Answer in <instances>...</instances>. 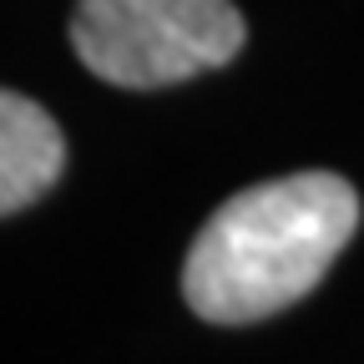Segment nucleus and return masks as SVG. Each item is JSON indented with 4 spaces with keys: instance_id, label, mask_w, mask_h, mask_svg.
<instances>
[{
    "instance_id": "obj_1",
    "label": "nucleus",
    "mask_w": 364,
    "mask_h": 364,
    "mask_svg": "<svg viewBox=\"0 0 364 364\" xmlns=\"http://www.w3.org/2000/svg\"><path fill=\"white\" fill-rule=\"evenodd\" d=\"M359 228V193L339 172H294L228 198L182 258V299L208 324L284 314L334 268Z\"/></svg>"
},
{
    "instance_id": "obj_2",
    "label": "nucleus",
    "mask_w": 364,
    "mask_h": 364,
    "mask_svg": "<svg viewBox=\"0 0 364 364\" xmlns=\"http://www.w3.org/2000/svg\"><path fill=\"white\" fill-rule=\"evenodd\" d=\"M248 41L233 0H76L71 46L91 76L157 91L228 66Z\"/></svg>"
},
{
    "instance_id": "obj_3",
    "label": "nucleus",
    "mask_w": 364,
    "mask_h": 364,
    "mask_svg": "<svg viewBox=\"0 0 364 364\" xmlns=\"http://www.w3.org/2000/svg\"><path fill=\"white\" fill-rule=\"evenodd\" d=\"M66 172V136L41 102L0 86V218L46 198Z\"/></svg>"
}]
</instances>
